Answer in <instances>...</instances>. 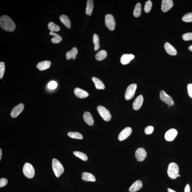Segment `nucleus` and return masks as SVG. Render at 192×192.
Segmentation results:
<instances>
[{
    "instance_id": "6e6552de",
    "label": "nucleus",
    "mask_w": 192,
    "mask_h": 192,
    "mask_svg": "<svg viewBox=\"0 0 192 192\" xmlns=\"http://www.w3.org/2000/svg\"><path fill=\"white\" fill-rule=\"evenodd\" d=\"M160 99L166 104L171 106L174 105V102L172 97L167 95L165 91L162 90L160 93Z\"/></svg>"
},
{
    "instance_id": "2eb2a0df",
    "label": "nucleus",
    "mask_w": 192,
    "mask_h": 192,
    "mask_svg": "<svg viewBox=\"0 0 192 192\" xmlns=\"http://www.w3.org/2000/svg\"><path fill=\"white\" fill-rule=\"evenodd\" d=\"M74 93L77 97L80 98H84L88 97L89 94L85 90L79 88H76L74 89Z\"/></svg>"
},
{
    "instance_id": "a19ab883",
    "label": "nucleus",
    "mask_w": 192,
    "mask_h": 192,
    "mask_svg": "<svg viewBox=\"0 0 192 192\" xmlns=\"http://www.w3.org/2000/svg\"><path fill=\"white\" fill-rule=\"evenodd\" d=\"M190 192V188L189 185L188 184H187L186 186L185 187L184 190V192Z\"/></svg>"
},
{
    "instance_id": "f3484780",
    "label": "nucleus",
    "mask_w": 192,
    "mask_h": 192,
    "mask_svg": "<svg viewBox=\"0 0 192 192\" xmlns=\"http://www.w3.org/2000/svg\"><path fill=\"white\" fill-rule=\"evenodd\" d=\"M134 58V56L132 54H124L122 55L120 61L123 65H125L130 63Z\"/></svg>"
},
{
    "instance_id": "412c9836",
    "label": "nucleus",
    "mask_w": 192,
    "mask_h": 192,
    "mask_svg": "<svg viewBox=\"0 0 192 192\" xmlns=\"http://www.w3.org/2000/svg\"><path fill=\"white\" fill-rule=\"evenodd\" d=\"M78 53L77 49L76 48H73L71 50L67 52L66 54V57L68 60H71L72 58L75 60L76 58V56Z\"/></svg>"
},
{
    "instance_id": "a211bd4d",
    "label": "nucleus",
    "mask_w": 192,
    "mask_h": 192,
    "mask_svg": "<svg viewBox=\"0 0 192 192\" xmlns=\"http://www.w3.org/2000/svg\"><path fill=\"white\" fill-rule=\"evenodd\" d=\"M165 48L167 53L172 56L177 55V51L173 46L168 43H166L165 44Z\"/></svg>"
},
{
    "instance_id": "e433bc0d",
    "label": "nucleus",
    "mask_w": 192,
    "mask_h": 192,
    "mask_svg": "<svg viewBox=\"0 0 192 192\" xmlns=\"http://www.w3.org/2000/svg\"><path fill=\"white\" fill-rule=\"evenodd\" d=\"M48 86V88L51 90H54L57 88V84L56 82L54 81H52L49 83Z\"/></svg>"
},
{
    "instance_id": "393cba45",
    "label": "nucleus",
    "mask_w": 192,
    "mask_h": 192,
    "mask_svg": "<svg viewBox=\"0 0 192 192\" xmlns=\"http://www.w3.org/2000/svg\"><path fill=\"white\" fill-rule=\"evenodd\" d=\"M60 19L62 23L67 28H70L71 23L69 17L65 15H62L60 17Z\"/></svg>"
},
{
    "instance_id": "c9c22d12",
    "label": "nucleus",
    "mask_w": 192,
    "mask_h": 192,
    "mask_svg": "<svg viewBox=\"0 0 192 192\" xmlns=\"http://www.w3.org/2000/svg\"><path fill=\"white\" fill-rule=\"evenodd\" d=\"M182 38L185 41L192 40V33L188 32L186 33V34L183 35Z\"/></svg>"
},
{
    "instance_id": "7c9ffc66",
    "label": "nucleus",
    "mask_w": 192,
    "mask_h": 192,
    "mask_svg": "<svg viewBox=\"0 0 192 192\" xmlns=\"http://www.w3.org/2000/svg\"><path fill=\"white\" fill-rule=\"evenodd\" d=\"M68 136L72 139H83V136L82 134L78 132H69L68 133Z\"/></svg>"
},
{
    "instance_id": "4c0bfd02",
    "label": "nucleus",
    "mask_w": 192,
    "mask_h": 192,
    "mask_svg": "<svg viewBox=\"0 0 192 192\" xmlns=\"http://www.w3.org/2000/svg\"><path fill=\"white\" fill-rule=\"evenodd\" d=\"M154 127L152 126H148L146 127L144 130L145 133L147 134H149L152 133Z\"/></svg>"
},
{
    "instance_id": "5701e85b",
    "label": "nucleus",
    "mask_w": 192,
    "mask_h": 192,
    "mask_svg": "<svg viewBox=\"0 0 192 192\" xmlns=\"http://www.w3.org/2000/svg\"><path fill=\"white\" fill-rule=\"evenodd\" d=\"M94 8V1L92 0H88L87 1L85 13L87 15L90 16L92 15Z\"/></svg>"
},
{
    "instance_id": "0eeeda50",
    "label": "nucleus",
    "mask_w": 192,
    "mask_h": 192,
    "mask_svg": "<svg viewBox=\"0 0 192 192\" xmlns=\"http://www.w3.org/2000/svg\"><path fill=\"white\" fill-rule=\"evenodd\" d=\"M105 24L106 27L109 29L110 30H114L115 26H116V22H115L114 17L112 15L107 14L105 17Z\"/></svg>"
},
{
    "instance_id": "423d86ee",
    "label": "nucleus",
    "mask_w": 192,
    "mask_h": 192,
    "mask_svg": "<svg viewBox=\"0 0 192 192\" xmlns=\"http://www.w3.org/2000/svg\"><path fill=\"white\" fill-rule=\"evenodd\" d=\"M137 85L132 84L127 87L125 94V99L128 100L131 99L135 95L137 89Z\"/></svg>"
},
{
    "instance_id": "c85d7f7f",
    "label": "nucleus",
    "mask_w": 192,
    "mask_h": 192,
    "mask_svg": "<svg viewBox=\"0 0 192 192\" xmlns=\"http://www.w3.org/2000/svg\"><path fill=\"white\" fill-rule=\"evenodd\" d=\"M141 5L140 3H138L136 5L134 11V15L135 17H139L140 16L141 13Z\"/></svg>"
},
{
    "instance_id": "a18cd8bd",
    "label": "nucleus",
    "mask_w": 192,
    "mask_h": 192,
    "mask_svg": "<svg viewBox=\"0 0 192 192\" xmlns=\"http://www.w3.org/2000/svg\"><path fill=\"white\" fill-rule=\"evenodd\" d=\"M168 107H169V108H171V106H171V105H168Z\"/></svg>"
},
{
    "instance_id": "1a4fd4ad",
    "label": "nucleus",
    "mask_w": 192,
    "mask_h": 192,
    "mask_svg": "<svg viewBox=\"0 0 192 192\" xmlns=\"http://www.w3.org/2000/svg\"><path fill=\"white\" fill-rule=\"evenodd\" d=\"M132 132V129L131 127H126L120 133L118 136V140L120 141L125 140L131 135Z\"/></svg>"
},
{
    "instance_id": "cd10ccee",
    "label": "nucleus",
    "mask_w": 192,
    "mask_h": 192,
    "mask_svg": "<svg viewBox=\"0 0 192 192\" xmlns=\"http://www.w3.org/2000/svg\"><path fill=\"white\" fill-rule=\"evenodd\" d=\"M48 27L51 32H58L60 30V28L58 25L52 22L49 23Z\"/></svg>"
},
{
    "instance_id": "9d476101",
    "label": "nucleus",
    "mask_w": 192,
    "mask_h": 192,
    "mask_svg": "<svg viewBox=\"0 0 192 192\" xmlns=\"http://www.w3.org/2000/svg\"><path fill=\"white\" fill-rule=\"evenodd\" d=\"M146 152L142 148H139L135 152V157L137 161H144L146 157Z\"/></svg>"
},
{
    "instance_id": "a878e982",
    "label": "nucleus",
    "mask_w": 192,
    "mask_h": 192,
    "mask_svg": "<svg viewBox=\"0 0 192 192\" xmlns=\"http://www.w3.org/2000/svg\"><path fill=\"white\" fill-rule=\"evenodd\" d=\"M49 34L50 35L53 36V38H52L51 39L52 43L56 44V43H60L62 41L61 37L56 33L50 32Z\"/></svg>"
},
{
    "instance_id": "f704fd0d",
    "label": "nucleus",
    "mask_w": 192,
    "mask_h": 192,
    "mask_svg": "<svg viewBox=\"0 0 192 192\" xmlns=\"http://www.w3.org/2000/svg\"><path fill=\"white\" fill-rule=\"evenodd\" d=\"M5 71V66L4 62H0V79H2Z\"/></svg>"
},
{
    "instance_id": "72a5a7b5",
    "label": "nucleus",
    "mask_w": 192,
    "mask_h": 192,
    "mask_svg": "<svg viewBox=\"0 0 192 192\" xmlns=\"http://www.w3.org/2000/svg\"><path fill=\"white\" fill-rule=\"evenodd\" d=\"M182 20L185 22H192V13H189L185 14L183 17Z\"/></svg>"
},
{
    "instance_id": "39448f33",
    "label": "nucleus",
    "mask_w": 192,
    "mask_h": 192,
    "mask_svg": "<svg viewBox=\"0 0 192 192\" xmlns=\"http://www.w3.org/2000/svg\"><path fill=\"white\" fill-rule=\"evenodd\" d=\"M24 175L28 178H32L35 175V170L34 167L31 164L26 163L23 167Z\"/></svg>"
},
{
    "instance_id": "f8f14e48",
    "label": "nucleus",
    "mask_w": 192,
    "mask_h": 192,
    "mask_svg": "<svg viewBox=\"0 0 192 192\" xmlns=\"http://www.w3.org/2000/svg\"><path fill=\"white\" fill-rule=\"evenodd\" d=\"M178 132L175 129L172 128L167 131L165 134V138L166 140L172 141L177 137Z\"/></svg>"
},
{
    "instance_id": "dca6fc26",
    "label": "nucleus",
    "mask_w": 192,
    "mask_h": 192,
    "mask_svg": "<svg viewBox=\"0 0 192 192\" xmlns=\"http://www.w3.org/2000/svg\"><path fill=\"white\" fill-rule=\"evenodd\" d=\"M142 187V183L140 180L136 181L129 188V191L130 192H135L140 190Z\"/></svg>"
},
{
    "instance_id": "473e14b6",
    "label": "nucleus",
    "mask_w": 192,
    "mask_h": 192,
    "mask_svg": "<svg viewBox=\"0 0 192 192\" xmlns=\"http://www.w3.org/2000/svg\"><path fill=\"white\" fill-rule=\"evenodd\" d=\"M152 6V1H147L144 6V11L146 13H149L151 11Z\"/></svg>"
},
{
    "instance_id": "37998d69",
    "label": "nucleus",
    "mask_w": 192,
    "mask_h": 192,
    "mask_svg": "<svg viewBox=\"0 0 192 192\" xmlns=\"http://www.w3.org/2000/svg\"><path fill=\"white\" fill-rule=\"evenodd\" d=\"M2 152L1 149H0V160H1L2 156Z\"/></svg>"
},
{
    "instance_id": "2f4dec72",
    "label": "nucleus",
    "mask_w": 192,
    "mask_h": 192,
    "mask_svg": "<svg viewBox=\"0 0 192 192\" xmlns=\"http://www.w3.org/2000/svg\"><path fill=\"white\" fill-rule=\"evenodd\" d=\"M73 154L76 157L80 158V159L83 160V161H86L88 160V157L87 155L85 154L82 152L74 151L73 152Z\"/></svg>"
},
{
    "instance_id": "bb28decb",
    "label": "nucleus",
    "mask_w": 192,
    "mask_h": 192,
    "mask_svg": "<svg viewBox=\"0 0 192 192\" xmlns=\"http://www.w3.org/2000/svg\"><path fill=\"white\" fill-rule=\"evenodd\" d=\"M107 56V52L105 50H101L96 54L95 58L96 60L99 61L104 60Z\"/></svg>"
},
{
    "instance_id": "f03ea898",
    "label": "nucleus",
    "mask_w": 192,
    "mask_h": 192,
    "mask_svg": "<svg viewBox=\"0 0 192 192\" xmlns=\"http://www.w3.org/2000/svg\"><path fill=\"white\" fill-rule=\"evenodd\" d=\"M52 169L55 175L57 178H58L63 173L64 168L60 162L56 159L52 160Z\"/></svg>"
},
{
    "instance_id": "c03bdc74",
    "label": "nucleus",
    "mask_w": 192,
    "mask_h": 192,
    "mask_svg": "<svg viewBox=\"0 0 192 192\" xmlns=\"http://www.w3.org/2000/svg\"><path fill=\"white\" fill-rule=\"evenodd\" d=\"M188 49H189L190 51H192V45L188 47Z\"/></svg>"
},
{
    "instance_id": "9b49d317",
    "label": "nucleus",
    "mask_w": 192,
    "mask_h": 192,
    "mask_svg": "<svg viewBox=\"0 0 192 192\" xmlns=\"http://www.w3.org/2000/svg\"><path fill=\"white\" fill-rule=\"evenodd\" d=\"M24 108V105L23 104H18L12 110L10 113L11 116L13 118H17L23 111Z\"/></svg>"
},
{
    "instance_id": "4be33fe9",
    "label": "nucleus",
    "mask_w": 192,
    "mask_h": 192,
    "mask_svg": "<svg viewBox=\"0 0 192 192\" xmlns=\"http://www.w3.org/2000/svg\"><path fill=\"white\" fill-rule=\"evenodd\" d=\"M82 179L84 181L95 182L96 178L92 174L87 172H84L82 174Z\"/></svg>"
},
{
    "instance_id": "79ce46f5",
    "label": "nucleus",
    "mask_w": 192,
    "mask_h": 192,
    "mask_svg": "<svg viewBox=\"0 0 192 192\" xmlns=\"http://www.w3.org/2000/svg\"><path fill=\"white\" fill-rule=\"evenodd\" d=\"M167 191H168V192H176L175 190L171 189L170 188H167Z\"/></svg>"
},
{
    "instance_id": "20e7f679",
    "label": "nucleus",
    "mask_w": 192,
    "mask_h": 192,
    "mask_svg": "<svg viewBox=\"0 0 192 192\" xmlns=\"http://www.w3.org/2000/svg\"><path fill=\"white\" fill-rule=\"evenodd\" d=\"M97 111L103 119L106 121H109L111 120V115L110 113L105 107L99 105L97 107Z\"/></svg>"
},
{
    "instance_id": "ddd939ff",
    "label": "nucleus",
    "mask_w": 192,
    "mask_h": 192,
    "mask_svg": "<svg viewBox=\"0 0 192 192\" xmlns=\"http://www.w3.org/2000/svg\"><path fill=\"white\" fill-rule=\"evenodd\" d=\"M173 6L172 0H163L162 1L161 9L163 12H167Z\"/></svg>"
},
{
    "instance_id": "b1692460",
    "label": "nucleus",
    "mask_w": 192,
    "mask_h": 192,
    "mask_svg": "<svg viewBox=\"0 0 192 192\" xmlns=\"http://www.w3.org/2000/svg\"><path fill=\"white\" fill-rule=\"evenodd\" d=\"M92 80L95 84L96 88L97 90H104L105 88L103 83L99 78L93 77L92 78Z\"/></svg>"
},
{
    "instance_id": "49530a36",
    "label": "nucleus",
    "mask_w": 192,
    "mask_h": 192,
    "mask_svg": "<svg viewBox=\"0 0 192 192\" xmlns=\"http://www.w3.org/2000/svg\"><path fill=\"white\" fill-rule=\"evenodd\" d=\"M180 175L179 174H178V177H180Z\"/></svg>"
},
{
    "instance_id": "58836bf2",
    "label": "nucleus",
    "mask_w": 192,
    "mask_h": 192,
    "mask_svg": "<svg viewBox=\"0 0 192 192\" xmlns=\"http://www.w3.org/2000/svg\"><path fill=\"white\" fill-rule=\"evenodd\" d=\"M8 180L4 178H2L0 179V187L2 188L8 184Z\"/></svg>"
},
{
    "instance_id": "7ed1b4c3",
    "label": "nucleus",
    "mask_w": 192,
    "mask_h": 192,
    "mask_svg": "<svg viewBox=\"0 0 192 192\" xmlns=\"http://www.w3.org/2000/svg\"><path fill=\"white\" fill-rule=\"evenodd\" d=\"M179 173V167L177 164L174 162H172L169 164L167 168V173L170 178H177Z\"/></svg>"
},
{
    "instance_id": "aec40b11",
    "label": "nucleus",
    "mask_w": 192,
    "mask_h": 192,
    "mask_svg": "<svg viewBox=\"0 0 192 192\" xmlns=\"http://www.w3.org/2000/svg\"><path fill=\"white\" fill-rule=\"evenodd\" d=\"M51 64V62L50 61H43L38 63L36 67L40 71H44L49 69L50 67Z\"/></svg>"
},
{
    "instance_id": "f257e3e1",
    "label": "nucleus",
    "mask_w": 192,
    "mask_h": 192,
    "mask_svg": "<svg viewBox=\"0 0 192 192\" xmlns=\"http://www.w3.org/2000/svg\"><path fill=\"white\" fill-rule=\"evenodd\" d=\"M0 26L4 30L13 32L16 29L15 24L10 17L7 15H3L0 18Z\"/></svg>"
},
{
    "instance_id": "4468645a",
    "label": "nucleus",
    "mask_w": 192,
    "mask_h": 192,
    "mask_svg": "<svg viewBox=\"0 0 192 192\" xmlns=\"http://www.w3.org/2000/svg\"><path fill=\"white\" fill-rule=\"evenodd\" d=\"M144 102V97L142 95H139L136 98L133 103V108L136 110L140 109Z\"/></svg>"
},
{
    "instance_id": "6ab92c4d",
    "label": "nucleus",
    "mask_w": 192,
    "mask_h": 192,
    "mask_svg": "<svg viewBox=\"0 0 192 192\" xmlns=\"http://www.w3.org/2000/svg\"><path fill=\"white\" fill-rule=\"evenodd\" d=\"M84 120L87 124L90 126L94 125V121L93 117L91 113L89 112H85L83 115Z\"/></svg>"
},
{
    "instance_id": "ea45409f",
    "label": "nucleus",
    "mask_w": 192,
    "mask_h": 192,
    "mask_svg": "<svg viewBox=\"0 0 192 192\" xmlns=\"http://www.w3.org/2000/svg\"><path fill=\"white\" fill-rule=\"evenodd\" d=\"M188 92L190 97L192 98V84H189L187 86Z\"/></svg>"
},
{
    "instance_id": "c756f323",
    "label": "nucleus",
    "mask_w": 192,
    "mask_h": 192,
    "mask_svg": "<svg viewBox=\"0 0 192 192\" xmlns=\"http://www.w3.org/2000/svg\"><path fill=\"white\" fill-rule=\"evenodd\" d=\"M93 42L94 45V50L97 51L100 48L99 38L98 35L94 34L93 36Z\"/></svg>"
}]
</instances>
